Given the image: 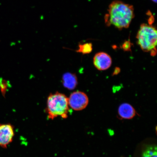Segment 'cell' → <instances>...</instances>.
I'll return each instance as SVG.
<instances>
[{"mask_svg":"<svg viewBox=\"0 0 157 157\" xmlns=\"http://www.w3.org/2000/svg\"><path fill=\"white\" fill-rule=\"evenodd\" d=\"M105 16V22L108 26L113 25L119 30L128 28L135 17L133 6L123 2L113 1Z\"/></svg>","mask_w":157,"mask_h":157,"instance_id":"6da1fadb","label":"cell"},{"mask_svg":"<svg viewBox=\"0 0 157 157\" xmlns=\"http://www.w3.org/2000/svg\"><path fill=\"white\" fill-rule=\"evenodd\" d=\"M68 98L64 94L56 92L51 94L48 98L46 111L48 117L54 119L58 117L66 119L70 109Z\"/></svg>","mask_w":157,"mask_h":157,"instance_id":"7a4b0ae2","label":"cell"},{"mask_svg":"<svg viewBox=\"0 0 157 157\" xmlns=\"http://www.w3.org/2000/svg\"><path fill=\"white\" fill-rule=\"evenodd\" d=\"M137 44L145 52H151V56L156 53L157 31L152 25L143 23L136 35Z\"/></svg>","mask_w":157,"mask_h":157,"instance_id":"3957f363","label":"cell"},{"mask_svg":"<svg viewBox=\"0 0 157 157\" xmlns=\"http://www.w3.org/2000/svg\"><path fill=\"white\" fill-rule=\"evenodd\" d=\"M69 105L75 111H80L87 106L89 100L86 94L82 92L76 91L68 98Z\"/></svg>","mask_w":157,"mask_h":157,"instance_id":"277c9868","label":"cell"},{"mask_svg":"<svg viewBox=\"0 0 157 157\" xmlns=\"http://www.w3.org/2000/svg\"><path fill=\"white\" fill-rule=\"evenodd\" d=\"M15 135L14 127L9 123L0 124V147L6 148L13 142Z\"/></svg>","mask_w":157,"mask_h":157,"instance_id":"5b68a950","label":"cell"},{"mask_svg":"<svg viewBox=\"0 0 157 157\" xmlns=\"http://www.w3.org/2000/svg\"><path fill=\"white\" fill-rule=\"evenodd\" d=\"M93 63L94 65L98 70L103 71L110 67L112 60L111 56L106 53L99 52L94 56Z\"/></svg>","mask_w":157,"mask_h":157,"instance_id":"8992f818","label":"cell"},{"mask_svg":"<svg viewBox=\"0 0 157 157\" xmlns=\"http://www.w3.org/2000/svg\"><path fill=\"white\" fill-rule=\"evenodd\" d=\"M118 112L119 116L125 119L133 118L136 113L135 110L132 106L127 103L121 104L119 108Z\"/></svg>","mask_w":157,"mask_h":157,"instance_id":"52a82bcc","label":"cell"},{"mask_svg":"<svg viewBox=\"0 0 157 157\" xmlns=\"http://www.w3.org/2000/svg\"><path fill=\"white\" fill-rule=\"evenodd\" d=\"M63 83L65 87L68 90H73L77 85V78L74 74L65 73L63 76Z\"/></svg>","mask_w":157,"mask_h":157,"instance_id":"ba28073f","label":"cell"},{"mask_svg":"<svg viewBox=\"0 0 157 157\" xmlns=\"http://www.w3.org/2000/svg\"><path fill=\"white\" fill-rule=\"evenodd\" d=\"M157 148L156 145H150L143 151L142 157H157Z\"/></svg>","mask_w":157,"mask_h":157,"instance_id":"9c48e42d","label":"cell"},{"mask_svg":"<svg viewBox=\"0 0 157 157\" xmlns=\"http://www.w3.org/2000/svg\"><path fill=\"white\" fill-rule=\"evenodd\" d=\"M93 50V45L91 43H86L83 44H80L76 52L82 53L85 54H89Z\"/></svg>","mask_w":157,"mask_h":157,"instance_id":"30bf717a","label":"cell"},{"mask_svg":"<svg viewBox=\"0 0 157 157\" xmlns=\"http://www.w3.org/2000/svg\"><path fill=\"white\" fill-rule=\"evenodd\" d=\"M6 82L3 80H0V88H1V91L2 94L4 95H5L6 90L7 89V86L6 85Z\"/></svg>","mask_w":157,"mask_h":157,"instance_id":"8fae6325","label":"cell"},{"mask_svg":"<svg viewBox=\"0 0 157 157\" xmlns=\"http://www.w3.org/2000/svg\"><path fill=\"white\" fill-rule=\"evenodd\" d=\"M122 48L124 50L128 51L131 50V43L130 41H126L123 43L122 46Z\"/></svg>","mask_w":157,"mask_h":157,"instance_id":"7c38bea8","label":"cell"},{"mask_svg":"<svg viewBox=\"0 0 157 157\" xmlns=\"http://www.w3.org/2000/svg\"><path fill=\"white\" fill-rule=\"evenodd\" d=\"M151 1H152L153 2H154L155 3H157V0H151Z\"/></svg>","mask_w":157,"mask_h":157,"instance_id":"4fadbf2b","label":"cell"}]
</instances>
